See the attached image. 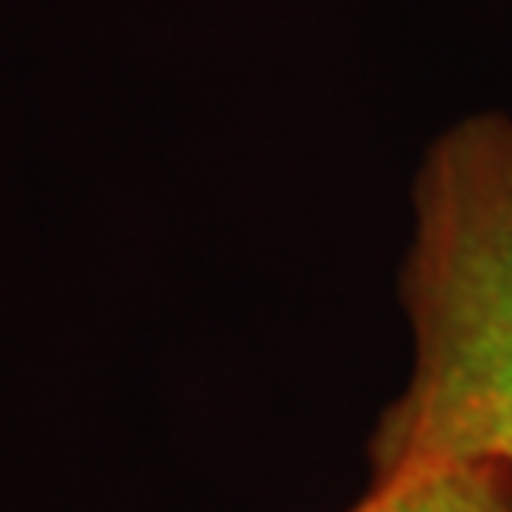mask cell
I'll return each instance as SVG.
<instances>
[{
    "label": "cell",
    "mask_w": 512,
    "mask_h": 512,
    "mask_svg": "<svg viewBox=\"0 0 512 512\" xmlns=\"http://www.w3.org/2000/svg\"><path fill=\"white\" fill-rule=\"evenodd\" d=\"M399 296L413 363L373 429V479L469 463L512 473V117L469 114L429 143Z\"/></svg>",
    "instance_id": "1"
},
{
    "label": "cell",
    "mask_w": 512,
    "mask_h": 512,
    "mask_svg": "<svg viewBox=\"0 0 512 512\" xmlns=\"http://www.w3.org/2000/svg\"><path fill=\"white\" fill-rule=\"evenodd\" d=\"M346 512H512V473L469 463L370 479L366 496Z\"/></svg>",
    "instance_id": "2"
}]
</instances>
